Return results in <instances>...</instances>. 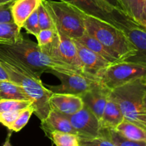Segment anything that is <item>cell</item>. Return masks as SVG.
<instances>
[{
	"label": "cell",
	"mask_w": 146,
	"mask_h": 146,
	"mask_svg": "<svg viewBox=\"0 0 146 146\" xmlns=\"http://www.w3.org/2000/svg\"><path fill=\"white\" fill-rule=\"evenodd\" d=\"M139 23L142 24V25L146 27V0L143 4V7Z\"/></svg>",
	"instance_id": "cell-34"
},
{
	"label": "cell",
	"mask_w": 146,
	"mask_h": 146,
	"mask_svg": "<svg viewBox=\"0 0 146 146\" xmlns=\"http://www.w3.org/2000/svg\"><path fill=\"white\" fill-rule=\"evenodd\" d=\"M0 100L32 101L19 85L10 80L0 81Z\"/></svg>",
	"instance_id": "cell-19"
},
{
	"label": "cell",
	"mask_w": 146,
	"mask_h": 146,
	"mask_svg": "<svg viewBox=\"0 0 146 146\" xmlns=\"http://www.w3.org/2000/svg\"><path fill=\"white\" fill-rule=\"evenodd\" d=\"M145 0H141V6H142V9H143V4L144 3H145Z\"/></svg>",
	"instance_id": "cell-39"
},
{
	"label": "cell",
	"mask_w": 146,
	"mask_h": 146,
	"mask_svg": "<svg viewBox=\"0 0 146 146\" xmlns=\"http://www.w3.org/2000/svg\"><path fill=\"white\" fill-rule=\"evenodd\" d=\"M104 1H106V3H108V4H109V5H111V7L116 9L123 11L122 7H121V2H120V0H104Z\"/></svg>",
	"instance_id": "cell-33"
},
{
	"label": "cell",
	"mask_w": 146,
	"mask_h": 146,
	"mask_svg": "<svg viewBox=\"0 0 146 146\" xmlns=\"http://www.w3.org/2000/svg\"><path fill=\"white\" fill-rule=\"evenodd\" d=\"M125 138L134 141L146 143V129L124 119L115 128Z\"/></svg>",
	"instance_id": "cell-20"
},
{
	"label": "cell",
	"mask_w": 146,
	"mask_h": 146,
	"mask_svg": "<svg viewBox=\"0 0 146 146\" xmlns=\"http://www.w3.org/2000/svg\"><path fill=\"white\" fill-rule=\"evenodd\" d=\"M143 83H144V86H145V91H146V76L145 77H143Z\"/></svg>",
	"instance_id": "cell-38"
},
{
	"label": "cell",
	"mask_w": 146,
	"mask_h": 146,
	"mask_svg": "<svg viewBox=\"0 0 146 146\" xmlns=\"http://www.w3.org/2000/svg\"><path fill=\"white\" fill-rule=\"evenodd\" d=\"M41 2V0H14L11 6L14 22L22 29L26 20L37 9Z\"/></svg>",
	"instance_id": "cell-16"
},
{
	"label": "cell",
	"mask_w": 146,
	"mask_h": 146,
	"mask_svg": "<svg viewBox=\"0 0 146 146\" xmlns=\"http://www.w3.org/2000/svg\"><path fill=\"white\" fill-rule=\"evenodd\" d=\"M22 28H24L27 33L30 34H32L36 38L38 33L41 31L39 23H38V13L37 9H36L29 17L27 18L23 25Z\"/></svg>",
	"instance_id": "cell-29"
},
{
	"label": "cell",
	"mask_w": 146,
	"mask_h": 146,
	"mask_svg": "<svg viewBox=\"0 0 146 146\" xmlns=\"http://www.w3.org/2000/svg\"><path fill=\"white\" fill-rule=\"evenodd\" d=\"M33 105L31 101L20 100H0V113L10 111H21Z\"/></svg>",
	"instance_id": "cell-26"
},
{
	"label": "cell",
	"mask_w": 146,
	"mask_h": 146,
	"mask_svg": "<svg viewBox=\"0 0 146 146\" xmlns=\"http://www.w3.org/2000/svg\"><path fill=\"white\" fill-rule=\"evenodd\" d=\"M77 9L84 21L86 31L99 41L117 59L128 61L136 54L135 47L121 29L86 14L78 8Z\"/></svg>",
	"instance_id": "cell-2"
},
{
	"label": "cell",
	"mask_w": 146,
	"mask_h": 146,
	"mask_svg": "<svg viewBox=\"0 0 146 146\" xmlns=\"http://www.w3.org/2000/svg\"><path fill=\"white\" fill-rule=\"evenodd\" d=\"M144 104H145V106L146 108V92L145 94V96H144Z\"/></svg>",
	"instance_id": "cell-40"
},
{
	"label": "cell",
	"mask_w": 146,
	"mask_h": 146,
	"mask_svg": "<svg viewBox=\"0 0 146 146\" xmlns=\"http://www.w3.org/2000/svg\"><path fill=\"white\" fill-rule=\"evenodd\" d=\"M46 72L54 75L61 81L59 85L46 86L53 94H72L81 96L99 82L95 78L76 72L61 71L54 69L48 70Z\"/></svg>",
	"instance_id": "cell-7"
},
{
	"label": "cell",
	"mask_w": 146,
	"mask_h": 146,
	"mask_svg": "<svg viewBox=\"0 0 146 146\" xmlns=\"http://www.w3.org/2000/svg\"><path fill=\"white\" fill-rule=\"evenodd\" d=\"M51 109L64 115H71L84 107L82 99L78 96L66 94H53L50 98Z\"/></svg>",
	"instance_id": "cell-14"
},
{
	"label": "cell",
	"mask_w": 146,
	"mask_h": 146,
	"mask_svg": "<svg viewBox=\"0 0 146 146\" xmlns=\"http://www.w3.org/2000/svg\"><path fill=\"white\" fill-rule=\"evenodd\" d=\"M124 120L123 115L117 103L109 96L102 115L100 118L101 128H114Z\"/></svg>",
	"instance_id": "cell-17"
},
{
	"label": "cell",
	"mask_w": 146,
	"mask_h": 146,
	"mask_svg": "<svg viewBox=\"0 0 146 146\" xmlns=\"http://www.w3.org/2000/svg\"><path fill=\"white\" fill-rule=\"evenodd\" d=\"M14 1L0 4V23L14 22L11 14V6Z\"/></svg>",
	"instance_id": "cell-31"
},
{
	"label": "cell",
	"mask_w": 146,
	"mask_h": 146,
	"mask_svg": "<svg viewBox=\"0 0 146 146\" xmlns=\"http://www.w3.org/2000/svg\"><path fill=\"white\" fill-rule=\"evenodd\" d=\"M37 44L43 52L48 56V53L55 44L57 39L56 29H42L38 33Z\"/></svg>",
	"instance_id": "cell-23"
},
{
	"label": "cell",
	"mask_w": 146,
	"mask_h": 146,
	"mask_svg": "<svg viewBox=\"0 0 146 146\" xmlns=\"http://www.w3.org/2000/svg\"><path fill=\"white\" fill-rule=\"evenodd\" d=\"M48 137L56 146H80L79 137L76 134L55 131Z\"/></svg>",
	"instance_id": "cell-24"
},
{
	"label": "cell",
	"mask_w": 146,
	"mask_h": 146,
	"mask_svg": "<svg viewBox=\"0 0 146 146\" xmlns=\"http://www.w3.org/2000/svg\"><path fill=\"white\" fill-rule=\"evenodd\" d=\"M0 64L7 72L10 81L19 85L33 101L34 114L41 122L44 121L51 110L50 98L53 93L24 63L1 50Z\"/></svg>",
	"instance_id": "cell-1"
},
{
	"label": "cell",
	"mask_w": 146,
	"mask_h": 146,
	"mask_svg": "<svg viewBox=\"0 0 146 146\" xmlns=\"http://www.w3.org/2000/svg\"><path fill=\"white\" fill-rule=\"evenodd\" d=\"M0 50L24 63L38 77L50 69L81 74L68 64L48 56L41 51L36 43L23 36L14 43L0 44Z\"/></svg>",
	"instance_id": "cell-3"
},
{
	"label": "cell",
	"mask_w": 146,
	"mask_h": 146,
	"mask_svg": "<svg viewBox=\"0 0 146 146\" xmlns=\"http://www.w3.org/2000/svg\"><path fill=\"white\" fill-rule=\"evenodd\" d=\"M73 40L76 47L78 57L82 64L85 74L98 81L103 72L111 64L88 49L77 40Z\"/></svg>",
	"instance_id": "cell-12"
},
{
	"label": "cell",
	"mask_w": 146,
	"mask_h": 146,
	"mask_svg": "<svg viewBox=\"0 0 146 146\" xmlns=\"http://www.w3.org/2000/svg\"><path fill=\"white\" fill-rule=\"evenodd\" d=\"M145 76L146 65L123 61L110 65L101 74L98 81L112 91Z\"/></svg>",
	"instance_id": "cell-6"
},
{
	"label": "cell",
	"mask_w": 146,
	"mask_h": 146,
	"mask_svg": "<svg viewBox=\"0 0 146 146\" xmlns=\"http://www.w3.org/2000/svg\"><path fill=\"white\" fill-rule=\"evenodd\" d=\"M145 92L143 78H140L112 90L110 94V97L121 108L124 119L144 129H146Z\"/></svg>",
	"instance_id": "cell-4"
},
{
	"label": "cell",
	"mask_w": 146,
	"mask_h": 146,
	"mask_svg": "<svg viewBox=\"0 0 146 146\" xmlns=\"http://www.w3.org/2000/svg\"><path fill=\"white\" fill-rule=\"evenodd\" d=\"M21 28L14 22L0 23V44H11L22 37Z\"/></svg>",
	"instance_id": "cell-22"
},
{
	"label": "cell",
	"mask_w": 146,
	"mask_h": 146,
	"mask_svg": "<svg viewBox=\"0 0 146 146\" xmlns=\"http://www.w3.org/2000/svg\"><path fill=\"white\" fill-rule=\"evenodd\" d=\"M41 128L47 137L55 131L77 135L76 131L73 128L68 118L64 114L59 113L53 109L51 110L47 118L41 122Z\"/></svg>",
	"instance_id": "cell-15"
},
{
	"label": "cell",
	"mask_w": 146,
	"mask_h": 146,
	"mask_svg": "<svg viewBox=\"0 0 146 146\" xmlns=\"http://www.w3.org/2000/svg\"><path fill=\"white\" fill-rule=\"evenodd\" d=\"M57 35L58 38L56 42L48 54V56L56 61L68 64L81 74L86 75L78 57L74 40L58 31H57Z\"/></svg>",
	"instance_id": "cell-11"
},
{
	"label": "cell",
	"mask_w": 146,
	"mask_h": 146,
	"mask_svg": "<svg viewBox=\"0 0 146 146\" xmlns=\"http://www.w3.org/2000/svg\"><path fill=\"white\" fill-rule=\"evenodd\" d=\"M9 77L4 67L0 64V81H9Z\"/></svg>",
	"instance_id": "cell-35"
},
{
	"label": "cell",
	"mask_w": 146,
	"mask_h": 146,
	"mask_svg": "<svg viewBox=\"0 0 146 146\" xmlns=\"http://www.w3.org/2000/svg\"><path fill=\"white\" fill-rule=\"evenodd\" d=\"M21 111H10L0 113V123L9 129L14 121L17 119Z\"/></svg>",
	"instance_id": "cell-32"
},
{
	"label": "cell",
	"mask_w": 146,
	"mask_h": 146,
	"mask_svg": "<svg viewBox=\"0 0 146 146\" xmlns=\"http://www.w3.org/2000/svg\"><path fill=\"white\" fill-rule=\"evenodd\" d=\"M74 5L86 14L106 21L118 27L120 21L125 15L122 11L104 1V0H58Z\"/></svg>",
	"instance_id": "cell-8"
},
{
	"label": "cell",
	"mask_w": 146,
	"mask_h": 146,
	"mask_svg": "<svg viewBox=\"0 0 146 146\" xmlns=\"http://www.w3.org/2000/svg\"><path fill=\"white\" fill-rule=\"evenodd\" d=\"M76 40H77L78 42L85 46L88 49H90L93 52H94L97 55L104 58L105 61H106L109 64H113L121 61L117 59L115 57H114L99 41H98L96 38H94L91 35L88 34L86 31L82 36Z\"/></svg>",
	"instance_id": "cell-18"
},
{
	"label": "cell",
	"mask_w": 146,
	"mask_h": 146,
	"mask_svg": "<svg viewBox=\"0 0 146 146\" xmlns=\"http://www.w3.org/2000/svg\"><path fill=\"white\" fill-rule=\"evenodd\" d=\"M120 2L124 13L139 23L142 11L141 0H120Z\"/></svg>",
	"instance_id": "cell-25"
},
{
	"label": "cell",
	"mask_w": 146,
	"mask_h": 146,
	"mask_svg": "<svg viewBox=\"0 0 146 146\" xmlns=\"http://www.w3.org/2000/svg\"><path fill=\"white\" fill-rule=\"evenodd\" d=\"M118 27L125 33L137 50L136 54L127 61L146 65V27L125 14Z\"/></svg>",
	"instance_id": "cell-9"
},
{
	"label": "cell",
	"mask_w": 146,
	"mask_h": 146,
	"mask_svg": "<svg viewBox=\"0 0 146 146\" xmlns=\"http://www.w3.org/2000/svg\"><path fill=\"white\" fill-rule=\"evenodd\" d=\"M14 0H0V4H6V3L10 2V1H12Z\"/></svg>",
	"instance_id": "cell-37"
},
{
	"label": "cell",
	"mask_w": 146,
	"mask_h": 146,
	"mask_svg": "<svg viewBox=\"0 0 146 146\" xmlns=\"http://www.w3.org/2000/svg\"><path fill=\"white\" fill-rule=\"evenodd\" d=\"M80 146H115L104 136L94 138H79Z\"/></svg>",
	"instance_id": "cell-30"
},
{
	"label": "cell",
	"mask_w": 146,
	"mask_h": 146,
	"mask_svg": "<svg viewBox=\"0 0 146 146\" xmlns=\"http://www.w3.org/2000/svg\"><path fill=\"white\" fill-rule=\"evenodd\" d=\"M37 13H38V23H39L41 30L56 29L52 19L49 15V13L48 12L46 7L43 4L42 1L40 3L37 8Z\"/></svg>",
	"instance_id": "cell-28"
},
{
	"label": "cell",
	"mask_w": 146,
	"mask_h": 146,
	"mask_svg": "<svg viewBox=\"0 0 146 146\" xmlns=\"http://www.w3.org/2000/svg\"><path fill=\"white\" fill-rule=\"evenodd\" d=\"M11 133H9L8 134V135H7V139H6L5 142H4V145L3 146H11V142H10V138H11Z\"/></svg>",
	"instance_id": "cell-36"
},
{
	"label": "cell",
	"mask_w": 146,
	"mask_h": 146,
	"mask_svg": "<svg viewBox=\"0 0 146 146\" xmlns=\"http://www.w3.org/2000/svg\"><path fill=\"white\" fill-rule=\"evenodd\" d=\"M41 1L49 13L57 31L73 39H77L85 34L84 21L76 7L61 1Z\"/></svg>",
	"instance_id": "cell-5"
},
{
	"label": "cell",
	"mask_w": 146,
	"mask_h": 146,
	"mask_svg": "<svg viewBox=\"0 0 146 146\" xmlns=\"http://www.w3.org/2000/svg\"><path fill=\"white\" fill-rule=\"evenodd\" d=\"M64 115L70 121L79 138H94L101 136L99 119L86 106L75 113Z\"/></svg>",
	"instance_id": "cell-10"
},
{
	"label": "cell",
	"mask_w": 146,
	"mask_h": 146,
	"mask_svg": "<svg viewBox=\"0 0 146 146\" xmlns=\"http://www.w3.org/2000/svg\"><path fill=\"white\" fill-rule=\"evenodd\" d=\"M101 136L106 138L115 146H146V143L128 139L114 128H101Z\"/></svg>",
	"instance_id": "cell-21"
},
{
	"label": "cell",
	"mask_w": 146,
	"mask_h": 146,
	"mask_svg": "<svg viewBox=\"0 0 146 146\" xmlns=\"http://www.w3.org/2000/svg\"><path fill=\"white\" fill-rule=\"evenodd\" d=\"M111 90L100 82L96 84L89 91L81 95L84 106L88 107L100 120L109 98Z\"/></svg>",
	"instance_id": "cell-13"
},
{
	"label": "cell",
	"mask_w": 146,
	"mask_h": 146,
	"mask_svg": "<svg viewBox=\"0 0 146 146\" xmlns=\"http://www.w3.org/2000/svg\"><path fill=\"white\" fill-rule=\"evenodd\" d=\"M34 111H35V109H34L33 105L23 109L20 113L17 119L14 121V123L10 127L9 130L15 131V132H19V131H21L28 123L31 115L34 113Z\"/></svg>",
	"instance_id": "cell-27"
}]
</instances>
